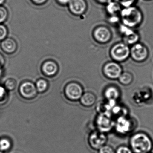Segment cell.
<instances>
[{
    "label": "cell",
    "mask_w": 153,
    "mask_h": 153,
    "mask_svg": "<svg viewBox=\"0 0 153 153\" xmlns=\"http://www.w3.org/2000/svg\"><path fill=\"white\" fill-rule=\"evenodd\" d=\"M129 145L133 153H149L153 149V142L149 135L140 131L131 137Z\"/></svg>",
    "instance_id": "cell-1"
},
{
    "label": "cell",
    "mask_w": 153,
    "mask_h": 153,
    "mask_svg": "<svg viewBox=\"0 0 153 153\" xmlns=\"http://www.w3.org/2000/svg\"><path fill=\"white\" fill-rule=\"evenodd\" d=\"M120 19L123 25L134 28L139 25L143 20V15L137 7L131 6L121 10Z\"/></svg>",
    "instance_id": "cell-2"
},
{
    "label": "cell",
    "mask_w": 153,
    "mask_h": 153,
    "mask_svg": "<svg viewBox=\"0 0 153 153\" xmlns=\"http://www.w3.org/2000/svg\"><path fill=\"white\" fill-rule=\"evenodd\" d=\"M136 121L127 116L118 117L114 122V128L118 134L126 135L136 128Z\"/></svg>",
    "instance_id": "cell-3"
},
{
    "label": "cell",
    "mask_w": 153,
    "mask_h": 153,
    "mask_svg": "<svg viewBox=\"0 0 153 153\" xmlns=\"http://www.w3.org/2000/svg\"><path fill=\"white\" fill-rule=\"evenodd\" d=\"M110 54L113 59L117 62L124 61L130 55V49L124 42H120L114 45L111 49Z\"/></svg>",
    "instance_id": "cell-4"
},
{
    "label": "cell",
    "mask_w": 153,
    "mask_h": 153,
    "mask_svg": "<svg viewBox=\"0 0 153 153\" xmlns=\"http://www.w3.org/2000/svg\"><path fill=\"white\" fill-rule=\"evenodd\" d=\"M95 126L97 130L106 134L114 128V121L111 114H99L95 119Z\"/></svg>",
    "instance_id": "cell-5"
},
{
    "label": "cell",
    "mask_w": 153,
    "mask_h": 153,
    "mask_svg": "<svg viewBox=\"0 0 153 153\" xmlns=\"http://www.w3.org/2000/svg\"><path fill=\"white\" fill-rule=\"evenodd\" d=\"M107 140L108 138L106 133L96 130L90 133L88 137V142L91 148L94 150H98L106 145Z\"/></svg>",
    "instance_id": "cell-6"
},
{
    "label": "cell",
    "mask_w": 153,
    "mask_h": 153,
    "mask_svg": "<svg viewBox=\"0 0 153 153\" xmlns=\"http://www.w3.org/2000/svg\"><path fill=\"white\" fill-rule=\"evenodd\" d=\"M149 52L146 46L140 43L132 45L130 49V55L132 59L137 62H142L146 59Z\"/></svg>",
    "instance_id": "cell-7"
},
{
    "label": "cell",
    "mask_w": 153,
    "mask_h": 153,
    "mask_svg": "<svg viewBox=\"0 0 153 153\" xmlns=\"http://www.w3.org/2000/svg\"><path fill=\"white\" fill-rule=\"evenodd\" d=\"M83 94V88L78 83L72 82L68 84L65 87V95L67 98L71 101H76L79 100Z\"/></svg>",
    "instance_id": "cell-8"
},
{
    "label": "cell",
    "mask_w": 153,
    "mask_h": 153,
    "mask_svg": "<svg viewBox=\"0 0 153 153\" xmlns=\"http://www.w3.org/2000/svg\"><path fill=\"white\" fill-rule=\"evenodd\" d=\"M105 76L111 79H118L123 72L121 66L116 62H110L105 65L103 69Z\"/></svg>",
    "instance_id": "cell-9"
},
{
    "label": "cell",
    "mask_w": 153,
    "mask_h": 153,
    "mask_svg": "<svg viewBox=\"0 0 153 153\" xmlns=\"http://www.w3.org/2000/svg\"><path fill=\"white\" fill-rule=\"evenodd\" d=\"M120 31L123 36V42L128 45H133L139 40V35L132 28L122 25L120 27Z\"/></svg>",
    "instance_id": "cell-10"
},
{
    "label": "cell",
    "mask_w": 153,
    "mask_h": 153,
    "mask_svg": "<svg viewBox=\"0 0 153 153\" xmlns=\"http://www.w3.org/2000/svg\"><path fill=\"white\" fill-rule=\"evenodd\" d=\"M19 91L21 96L28 100L34 98L38 92L35 85L29 81L23 83L19 87Z\"/></svg>",
    "instance_id": "cell-11"
},
{
    "label": "cell",
    "mask_w": 153,
    "mask_h": 153,
    "mask_svg": "<svg viewBox=\"0 0 153 153\" xmlns=\"http://www.w3.org/2000/svg\"><path fill=\"white\" fill-rule=\"evenodd\" d=\"M95 39L100 43H106L111 40L112 34L111 30L105 26L97 27L94 32Z\"/></svg>",
    "instance_id": "cell-12"
},
{
    "label": "cell",
    "mask_w": 153,
    "mask_h": 153,
    "mask_svg": "<svg viewBox=\"0 0 153 153\" xmlns=\"http://www.w3.org/2000/svg\"><path fill=\"white\" fill-rule=\"evenodd\" d=\"M68 5L71 12L75 15H82L87 7L85 0H70Z\"/></svg>",
    "instance_id": "cell-13"
},
{
    "label": "cell",
    "mask_w": 153,
    "mask_h": 153,
    "mask_svg": "<svg viewBox=\"0 0 153 153\" xmlns=\"http://www.w3.org/2000/svg\"><path fill=\"white\" fill-rule=\"evenodd\" d=\"M120 89L114 86L107 87L104 92V96L106 100L118 101L120 97Z\"/></svg>",
    "instance_id": "cell-14"
},
{
    "label": "cell",
    "mask_w": 153,
    "mask_h": 153,
    "mask_svg": "<svg viewBox=\"0 0 153 153\" xmlns=\"http://www.w3.org/2000/svg\"><path fill=\"white\" fill-rule=\"evenodd\" d=\"M1 46L4 52L9 54L15 52L17 48V45L16 41L11 38H6L1 41Z\"/></svg>",
    "instance_id": "cell-15"
},
{
    "label": "cell",
    "mask_w": 153,
    "mask_h": 153,
    "mask_svg": "<svg viewBox=\"0 0 153 153\" xmlns=\"http://www.w3.org/2000/svg\"><path fill=\"white\" fill-rule=\"evenodd\" d=\"M80 101L81 105L85 107H91L95 104L96 97L91 92H86L82 95Z\"/></svg>",
    "instance_id": "cell-16"
},
{
    "label": "cell",
    "mask_w": 153,
    "mask_h": 153,
    "mask_svg": "<svg viewBox=\"0 0 153 153\" xmlns=\"http://www.w3.org/2000/svg\"><path fill=\"white\" fill-rule=\"evenodd\" d=\"M42 69L45 75L51 76L57 73L58 71V65L54 62L49 61L44 63Z\"/></svg>",
    "instance_id": "cell-17"
},
{
    "label": "cell",
    "mask_w": 153,
    "mask_h": 153,
    "mask_svg": "<svg viewBox=\"0 0 153 153\" xmlns=\"http://www.w3.org/2000/svg\"><path fill=\"white\" fill-rule=\"evenodd\" d=\"M128 113V110L126 107L118 104L113 107L111 111V115L112 117L113 118L114 116L116 117V119L120 116H127Z\"/></svg>",
    "instance_id": "cell-18"
},
{
    "label": "cell",
    "mask_w": 153,
    "mask_h": 153,
    "mask_svg": "<svg viewBox=\"0 0 153 153\" xmlns=\"http://www.w3.org/2000/svg\"><path fill=\"white\" fill-rule=\"evenodd\" d=\"M106 10L107 13L111 16H117L119 13H120L121 6L115 1H111L106 4Z\"/></svg>",
    "instance_id": "cell-19"
},
{
    "label": "cell",
    "mask_w": 153,
    "mask_h": 153,
    "mask_svg": "<svg viewBox=\"0 0 153 153\" xmlns=\"http://www.w3.org/2000/svg\"><path fill=\"white\" fill-rule=\"evenodd\" d=\"M133 77L132 74L129 72H123L118 78L119 82L123 85H129L132 83Z\"/></svg>",
    "instance_id": "cell-20"
},
{
    "label": "cell",
    "mask_w": 153,
    "mask_h": 153,
    "mask_svg": "<svg viewBox=\"0 0 153 153\" xmlns=\"http://www.w3.org/2000/svg\"><path fill=\"white\" fill-rule=\"evenodd\" d=\"M11 141L7 138H2L0 139V150L6 152L10 150L11 147Z\"/></svg>",
    "instance_id": "cell-21"
},
{
    "label": "cell",
    "mask_w": 153,
    "mask_h": 153,
    "mask_svg": "<svg viewBox=\"0 0 153 153\" xmlns=\"http://www.w3.org/2000/svg\"><path fill=\"white\" fill-rule=\"evenodd\" d=\"M36 86L38 92L43 93L45 92L48 88V83L45 79H39L36 82Z\"/></svg>",
    "instance_id": "cell-22"
},
{
    "label": "cell",
    "mask_w": 153,
    "mask_h": 153,
    "mask_svg": "<svg viewBox=\"0 0 153 153\" xmlns=\"http://www.w3.org/2000/svg\"><path fill=\"white\" fill-rule=\"evenodd\" d=\"M17 85V82L13 79H8L5 81L4 87L6 89L9 91H12L16 88Z\"/></svg>",
    "instance_id": "cell-23"
},
{
    "label": "cell",
    "mask_w": 153,
    "mask_h": 153,
    "mask_svg": "<svg viewBox=\"0 0 153 153\" xmlns=\"http://www.w3.org/2000/svg\"><path fill=\"white\" fill-rule=\"evenodd\" d=\"M7 99V93L5 87L0 85V105L4 104Z\"/></svg>",
    "instance_id": "cell-24"
},
{
    "label": "cell",
    "mask_w": 153,
    "mask_h": 153,
    "mask_svg": "<svg viewBox=\"0 0 153 153\" xmlns=\"http://www.w3.org/2000/svg\"><path fill=\"white\" fill-rule=\"evenodd\" d=\"M8 16V12L5 7L0 6V24L5 22Z\"/></svg>",
    "instance_id": "cell-25"
},
{
    "label": "cell",
    "mask_w": 153,
    "mask_h": 153,
    "mask_svg": "<svg viewBox=\"0 0 153 153\" xmlns=\"http://www.w3.org/2000/svg\"><path fill=\"white\" fill-rule=\"evenodd\" d=\"M114 1L118 2L121 6H122L124 7H127L133 6L137 0H114Z\"/></svg>",
    "instance_id": "cell-26"
},
{
    "label": "cell",
    "mask_w": 153,
    "mask_h": 153,
    "mask_svg": "<svg viewBox=\"0 0 153 153\" xmlns=\"http://www.w3.org/2000/svg\"><path fill=\"white\" fill-rule=\"evenodd\" d=\"M115 153H133L130 146H120L115 150Z\"/></svg>",
    "instance_id": "cell-27"
},
{
    "label": "cell",
    "mask_w": 153,
    "mask_h": 153,
    "mask_svg": "<svg viewBox=\"0 0 153 153\" xmlns=\"http://www.w3.org/2000/svg\"><path fill=\"white\" fill-rule=\"evenodd\" d=\"M98 153H115V151L112 147L105 145L98 149Z\"/></svg>",
    "instance_id": "cell-28"
},
{
    "label": "cell",
    "mask_w": 153,
    "mask_h": 153,
    "mask_svg": "<svg viewBox=\"0 0 153 153\" xmlns=\"http://www.w3.org/2000/svg\"><path fill=\"white\" fill-rule=\"evenodd\" d=\"M7 34L8 30L7 27L2 24H0V42L6 39Z\"/></svg>",
    "instance_id": "cell-29"
},
{
    "label": "cell",
    "mask_w": 153,
    "mask_h": 153,
    "mask_svg": "<svg viewBox=\"0 0 153 153\" xmlns=\"http://www.w3.org/2000/svg\"><path fill=\"white\" fill-rule=\"evenodd\" d=\"M5 62L6 60L5 58L1 53H0V69H2L5 65Z\"/></svg>",
    "instance_id": "cell-30"
},
{
    "label": "cell",
    "mask_w": 153,
    "mask_h": 153,
    "mask_svg": "<svg viewBox=\"0 0 153 153\" xmlns=\"http://www.w3.org/2000/svg\"><path fill=\"white\" fill-rule=\"evenodd\" d=\"M34 4L36 5H42L45 3L48 0H31Z\"/></svg>",
    "instance_id": "cell-31"
},
{
    "label": "cell",
    "mask_w": 153,
    "mask_h": 153,
    "mask_svg": "<svg viewBox=\"0 0 153 153\" xmlns=\"http://www.w3.org/2000/svg\"><path fill=\"white\" fill-rule=\"evenodd\" d=\"M57 1L62 5H65L68 4L70 0H57Z\"/></svg>",
    "instance_id": "cell-32"
},
{
    "label": "cell",
    "mask_w": 153,
    "mask_h": 153,
    "mask_svg": "<svg viewBox=\"0 0 153 153\" xmlns=\"http://www.w3.org/2000/svg\"><path fill=\"white\" fill-rule=\"evenodd\" d=\"M97 2L102 4H107L112 0H96Z\"/></svg>",
    "instance_id": "cell-33"
},
{
    "label": "cell",
    "mask_w": 153,
    "mask_h": 153,
    "mask_svg": "<svg viewBox=\"0 0 153 153\" xmlns=\"http://www.w3.org/2000/svg\"><path fill=\"white\" fill-rule=\"evenodd\" d=\"M6 1V0H0V6H2Z\"/></svg>",
    "instance_id": "cell-34"
},
{
    "label": "cell",
    "mask_w": 153,
    "mask_h": 153,
    "mask_svg": "<svg viewBox=\"0 0 153 153\" xmlns=\"http://www.w3.org/2000/svg\"><path fill=\"white\" fill-rule=\"evenodd\" d=\"M2 74V69H0V76Z\"/></svg>",
    "instance_id": "cell-35"
},
{
    "label": "cell",
    "mask_w": 153,
    "mask_h": 153,
    "mask_svg": "<svg viewBox=\"0 0 153 153\" xmlns=\"http://www.w3.org/2000/svg\"><path fill=\"white\" fill-rule=\"evenodd\" d=\"M153 153V149H152V150H151V151H150V153Z\"/></svg>",
    "instance_id": "cell-36"
},
{
    "label": "cell",
    "mask_w": 153,
    "mask_h": 153,
    "mask_svg": "<svg viewBox=\"0 0 153 153\" xmlns=\"http://www.w3.org/2000/svg\"><path fill=\"white\" fill-rule=\"evenodd\" d=\"M0 153H3V152L1 151V150H0Z\"/></svg>",
    "instance_id": "cell-37"
},
{
    "label": "cell",
    "mask_w": 153,
    "mask_h": 153,
    "mask_svg": "<svg viewBox=\"0 0 153 153\" xmlns=\"http://www.w3.org/2000/svg\"><path fill=\"white\" fill-rule=\"evenodd\" d=\"M146 1H151V0H146Z\"/></svg>",
    "instance_id": "cell-38"
}]
</instances>
